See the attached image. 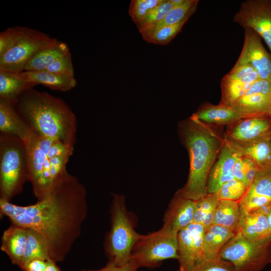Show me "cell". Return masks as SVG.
<instances>
[{"label": "cell", "mask_w": 271, "mask_h": 271, "mask_svg": "<svg viewBox=\"0 0 271 271\" xmlns=\"http://www.w3.org/2000/svg\"><path fill=\"white\" fill-rule=\"evenodd\" d=\"M87 209L85 188L67 171L34 204L19 206L0 199L1 214L7 216L13 225L40 234L50 259L56 262L63 261L80 236Z\"/></svg>", "instance_id": "6da1fadb"}, {"label": "cell", "mask_w": 271, "mask_h": 271, "mask_svg": "<svg viewBox=\"0 0 271 271\" xmlns=\"http://www.w3.org/2000/svg\"><path fill=\"white\" fill-rule=\"evenodd\" d=\"M14 106L33 132L74 148L76 117L63 100L33 87L25 90Z\"/></svg>", "instance_id": "7a4b0ae2"}, {"label": "cell", "mask_w": 271, "mask_h": 271, "mask_svg": "<svg viewBox=\"0 0 271 271\" xmlns=\"http://www.w3.org/2000/svg\"><path fill=\"white\" fill-rule=\"evenodd\" d=\"M180 130L189 156L190 169L184 186L178 191L184 197L197 201L207 193V181L223 145L207 125L193 114L180 123Z\"/></svg>", "instance_id": "3957f363"}, {"label": "cell", "mask_w": 271, "mask_h": 271, "mask_svg": "<svg viewBox=\"0 0 271 271\" xmlns=\"http://www.w3.org/2000/svg\"><path fill=\"white\" fill-rule=\"evenodd\" d=\"M110 228L104 248L109 262L123 265L130 260L132 248L139 233L135 229V218L127 209L124 196L113 194L110 209Z\"/></svg>", "instance_id": "277c9868"}, {"label": "cell", "mask_w": 271, "mask_h": 271, "mask_svg": "<svg viewBox=\"0 0 271 271\" xmlns=\"http://www.w3.org/2000/svg\"><path fill=\"white\" fill-rule=\"evenodd\" d=\"M26 150L21 139L0 135L1 198L10 201L21 192L26 178Z\"/></svg>", "instance_id": "5b68a950"}, {"label": "cell", "mask_w": 271, "mask_h": 271, "mask_svg": "<svg viewBox=\"0 0 271 271\" xmlns=\"http://www.w3.org/2000/svg\"><path fill=\"white\" fill-rule=\"evenodd\" d=\"M178 232L163 226L148 234H139L130 260L138 267L153 269L168 259H178Z\"/></svg>", "instance_id": "8992f818"}, {"label": "cell", "mask_w": 271, "mask_h": 271, "mask_svg": "<svg viewBox=\"0 0 271 271\" xmlns=\"http://www.w3.org/2000/svg\"><path fill=\"white\" fill-rule=\"evenodd\" d=\"M218 257L231 263L235 271H261L271 262V236L252 241L238 231L222 247Z\"/></svg>", "instance_id": "52a82bcc"}, {"label": "cell", "mask_w": 271, "mask_h": 271, "mask_svg": "<svg viewBox=\"0 0 271 271\" xmlns=\"http://www.w3.org/2000/svg\"><path fill=\"white\" fill-rule=\"evenodd\" d=\"M53 39L39 30L19 26L16 42L11 49L0 56V69L13 73L23 72L33 56Z\"/></svg>", "instance_id": "ba28073f"}, {"label": "cell", "mask_w": 271, "mask_h": 271, "mask_svg": "<svg viewBox=\"0 0 271 271\" xmlns=\"http://www.w3.org/2000/svg\"><path fill=\"white\" fill-rule=\"evenodd\" d=\"M233 21L249 28L262 38L271 51V0H247L243 2Z\"/></svg>", "instance_id": "9c48e42d"}, {"label": "cell", "mask_w": 271, "mask_h": 271, "mask_svg": "<svg viewBox=\"0 0 271 271\" xmlns=\"http://www.w3.org/2000/svg\"><path fill=\"white\" fill-rule=\"evenodd\" d=\"M205 228L192 223L178 233V261L180 271H190L203 260V246Z\"/></svg>", "instance_id": "30bf717a"}, {"label": "cell", "mask_w": 271, "mask_h": 271, "mask_svg": "<svg viewBox=\"0 0 271 271\" xmlns=\"http://www.w3.org/2000/svg\"><path fill=\"white\" fill-rule=\"evenodd\" d=\"M241 52L235 65L249 64L260 79L271 82V55L264 47L261 38L253 30L245 27Z\"/></svg>", "instance_id": "8fae6325"}, {"label": "cell", "mask_w": 271, "mask_h": 271, "mask_svg": "<svg viewBox=\"0 0 271 271\" xmlns=\"http://www.w3.org/2000/svg\"><path fill=\"white\" fill-rule=\"evenodd\" d=\"M260 79L255 70L249 64L234 65L220 82V103L231 106Z\"/></svg>", "instance_id": "7c38bea8"}, {"label": "cell", "mask_w": 271, "mask_h": 271, "mask_svg": "<svg viewBox=\"0 0 271 271\" xmlns=\"http://www.w3.org/2000/svg\"><path fill=\"white\" fill-rule=\"evenodd\" d=\"M231 107L242 118L268 114L271 110V82L258 79Z\"/></svg>", "instance_id": "4fadbf2b"}, {"label": "cell", "mask_w": 271, "mask_h": 271, "mask_svg": "<svg viewBox=\"0 0 271 271\" xmlns=\"http://www.w3.org/2000/svg\"><path fill=\"white\" fill-rule=\"evenodd\" d=\"M271 133V116L262 114L241 118L229 125L224 137L237 142H248Z\"/></svg>", "instance_id": "5bb4252c"}, {"label": "cell", "mask_w": 271, "mask_h": 271, "mask_svg": "<svg viewBox=\"0 0 271 271\" xmlns=\"http://www.w3.org/2000/svg\"><path fill=\"white\" fill-rule=\"evenodd\" d=\"M223 140L238 156L250 158L260 169H271V133L248 142H237L225 137Z\"/></svg>", "instance_id": "9a60e30c"}, {"label": "cell", "mask_w": 271, "mask_h": 271, "mask_svg": "<svg viewBox=\"0 0 271 271\" xmlns=\"http://www.w3.org/2000/svg\"><path fill=\"white\" fill-rule=\"evenodd\" d=\"M196 201L183 196L178 191L163 217V226L179 232L193 222Z\"/></svg>", "instance_id": "2e32d148"}, {"label": "cell", "mask_w": 271, "mask_h": 271, "mask_svg": "<svg viewBox=\"0 0 271 271\" xmlns=\"http://www.w3.org/2000/svg\"><path fill=\"white\" fill-rule=\"evenodd\" d=\"M238 157L223 142L217 160L213 165L208 176L207 185L208 194L218 193L223 184L234 178L232 170Z\"/></svg>", "instance_id": "e0dca14e"}, {"label": "cell", "mask_w": 271, "mask_h": 271, "mask_svg": "<svg viewBox=\"0 0 271 271\" xmlns=\"http://www.w3.org/2000/svg\"><path fill=\"white\" fill-rule=\"evenodd\" d=\"M0 131L16 136L26 142L33 131L21 117L14 106L0 99Z\"/></svg>", "instance_id": "ac0fdd59"}, {"label": "cell", "mask_w": 271, "mask_h": 271, "mask_svg": "<svg viewBox=\"0 0 271 271\" xmlns=\"http://www.w3.org/2000/svg\"><path fill=\"white\" fill-rule=\"evenodd\" d=\"M27 236L26 228L13 224L2 235L1 249L18 266L24 254Z\"/></svg>", "instance_id": "d6986e66"}, {"label": "cell", "mask_w": 271, "mask_h": 271, "mask_svg": "<svg viewBox=\"0 0 271 271\" xmlns=\"http://www.w3.org/2000/svg\"><path fill=\"white\" fill-rule=\"evenodd\" d=\"M69 52L70 50L66 43L53 38L33 56L23 71L44 70L54 61Z\"/></svg>", "instance_id": "ffe728a7"}, {"label": "cell", "mask_w": 271, "mask_h": 271, "mask_svg": "<svg viewBox=\"0 0 271 271\" xmlns=\"http://www.w3.org/2000/svg\"><path fill=\"white\" fill-rule=\"evenodd\" d=\"M205 124L217 125H231L242 117L231 106L221 103L217 105L207 103L203 104L194 114Z\"/></svg>", "instance_id": "44dd1931"}, {"label": "cell", "mask_w": 271, "mask_h": 271, "mask_svg": "<svg viewBox=\"0 0 271 271\" xmlns=\"http://www.w3.org/2000/svg\"><path fill=\"white\" fill-rule=\"evenodd\" d=\"M238 231L252 241L265 239L271 236L266 213L258 209L244 215L241 219Z\"/></svg>", "instance_id": "7402d4cb"}, {"label": "cell", "mask_w": 271, "mask_h": 271, "mask_svg": "<svg viewBox=\"0 0 271 271\" xmlns=\"http://www.w3.org/2000/svg\"><path fill=\"white\" fill-rule=\"evenodd\" d=\"M21 78L36 85H43L51 89L68 91L76 85L75 77H70L53 73L46 70L23 71L16 73Z\"/></svg>", "instance_id": "603a6c76"}, {"label": "cell", "mask_w": 271, "mask_h": 271, "mask_svg": "<svg viewBox=\"0 0 271 271\" xmlns=\"http://www.w3.org/2000/svg\"><path fill=\"white\" fill-rule=\"evenodd\" d=\"M233 230L212 223L205 228L203 236V260L218 257L222 247L235 234Z\"/></svg>", "instance_id": "cb8c5ba5"}, {"label": "cell", "mask_w": 271, "mask_h": 271, "mask_svg": "<svg viewBox=\"0 0 271 271\" xmlns=\"http://www.w3.org/2000/svg\"><path fill=\"white\" fill-rule=\"evenodd\" d=\"M34 86L19 77L16 73L0 69V99L13 105L25 90Z\"/></svg>", "instance_id": "d4e9b609"}, {"label": "cell", "mask_w": 271, "mask_h": 271, "mask_svg": "<svg viewBox=\"0 0 271 271\" xmlns=\"http://www.w3.org/2000/svg\"><path fill=\"white\" fill-rule=\"evenodd\" d=\"M241 212L238 201L219 200L216 207L213 223L238 231Z\"/></svg>", "instance_id": "484cf974"}, {"label": "cell", "mask_w": 271, "mask_h": 271, "mask_svg": "<svg viewBox=\"0 0 271 271\" xmlns=\"http://www.w3.org/2000/svg\"><path fill=\"white\" fill-rule=\"evenodd\" d=\"M219 201L218 193L208 194L196 201L193 222L204 228L211 225Z\"/></svg>", "instance_id": "4316f807"}, {"label": "cell", "mask_w": 271, "mask_h": 271, "mask_svg": "<svg viewBox=\"0 0 271 271\" xmlns=\"http://www.w3.org/2000/svg\"><path fill=\"white\" fill-rule=\"evenodd\" d=\"M27 240L24 254L19 266L35 259L46 260L51 259L46 243L44 239L37 232L31 229L26 228Z\"/></svg>", "instance_id": "83f0119b"}, {"label": "cell", "mask_w": 271, "mask_h": 271, "mask_svg": "<svg viewBox=\"0 0 271 271\" xmlns=\"http://www.w3.org/2000/svg\"><path fill=\"white\" fill-rule=\"evenodd\" d=\"M189 18L177 24L163 26L148 30L142 33L143 38L147 42L160 45L168 44L181 31Z\"/></svg>", "instance_id": "f1b7e54d"}, {"label": "cell", "mask_w": 271, "mask_h": 271, "mask_svg": "<svg viewBox=\"0 0 271 271\" xmlns=\"http://www.w3.org/2000/svg\"><path fill=\"white\" fill-rule=\"evenodd\" d=\"M198 3V0H185L182 5L173 7L162 20L148 30L177 24L189 18L195 12Z\"/></svg>", "instance_id": "f546056e"}, {"label": "cell", "mask_w": 271, "mask_h": 271, "mask_svg": "<svg viewBox=\"0 0 271 271\" xmlns=\"http://www.w3.org/2000/svg\"><path fill=\"white\" fill-rule=\"evenodd\" d=\"M174 7L172 0H164V2L153 9L146 17L136 25L141 33L151 29L166 16Z\"/></svg>", "instance_id": "4dcf8cb0"}, {"label": "cell", "mask_w": 271, "mask_h": 271, "mask_svg": "<svg viewBox=\"0 0 271 271\" xmlns=\"http://www.w3.org/2000/svg\"><path fill=\"white\" fill-rule=\"evenodd\" d=\"M246 192L271 199V169H260Z\"/></svg>", "instance_id": "1f68e13d"}, {"label": "cell", "mask_w": 271, "mask_h": 271, "mask_svg": "<svg viewBox=\"0 0 271 271\" xmlns=\"http://www.w3.org/2000/svg\"><path fill=\"white\" fill-rule=\"evenodd\" d=\"M241 219L251 212L264 209L271 205V199L255 194L246 192L238 201Z\"/></svg>", "instance_id": "d6a6232c"}, {"label": "cell", "mask_w": 271, "mask_h": 271, "mask_svg": "<svg viewBox=\"0 0 271 271\" xmlns=\"http://www.w3.org/2000/svg\"><path fill=\"white\" fill-rule=\"evenodd\" d=\"M164 1V0H132L129 7V15L137 25L153 9Z\"/></svg>", "instance_id": "836d02e7"}, {"label": "cell", "mask_w": 271, "mask_h": 271, "mask_svg": "<svg viewBox=\"0 0 271 271\" xmlns=\"http://www.w3.org/2000/svg\"><path fill=\"white\" fill-rule=\"evenodd\" d=\"M247 187L241 181L232 179L222 185L219 191V200H230L238 201L244 195Z\"/></svg>", "instance_id": "e575fe53"}, {"label": "cell", "mask_w": 271, "mask_h": 271, "mask_svg": "<svg viewBox=\"0 0 271 271\" xmlns=\"http://www.w3.org/2000/svg\"><path fill=\"white\" fill-rule=\"evenodd\" d=\"M190 271H235V270L231 263L218 257L201 261Z\"/></svg>", "instance_id": "d590c367"}, {"label": "cell", "mask_w": 271, "mask_h": 271, "mask_svg": "<svg viewBox=\"0 0 271 271\" xmlns=\"http://www.w3.org/2000/svg\"><path fill=\"white\" fill-rule=\"evenodd\" d=\"M44 70L60 75L74 77L70 52L54 61Z\"/></svg>", "instance_id": "8d00e7d4"}, {"label": "cell", "mask_w": 271, "mask_h": 271, "mask_svg": "<svg viewBox=\"0 0 271 271\" xmlns=\"http://www.w3.org/2000/svg\"><path fill=\"white\" fill-rule=\"evenodd\" d=\"M19 26L10 27L0 33V56L11 49L16 42Z\"/></svg>", "instance_id": "74e56055"}, {"label": "cell", "mask_w": 271, "mask_h": 271, "mask_svg": "<svg viewBox=\"0 0 271 271\" xmlns=\"http://www.w3.org/2000/svg\"><path fill=\"white\" fill-rule=\"evenodd\" d=\"M245 184L247 188L254 179L260 168L256 163L250 158L241 157Z\"/></svg>", "instance_id": "f35d334b"}, {"label": "cell", "mask_w": 271, "mask_h": 271, "mask_svg": "<svg viewBox=\"0 0 271 271\" xmlns=\"http://www.w3.org/2000/svg\"><path fill=\"white\" fill-rule=\"evenodd\" d=\"M139 267L134 262L130 260L126 263L119 265L108 261L103 267L96 269H82L81 271H137Z\"/></svg>", "instance_id": "ab89813d"}, {"label": "cell", "mask_w": 271, "mask_h": 271, "mask_svg": "<svg viewBox=\"0 0 271 271\" xmlns=\"http://www.w3.org/2000/svg\"><path fill=\"white\" fill-rule=\"evenodd\" d=\"M47 260L42 259H35L28 261L19 267L23 271H45Z\"/></svg>", "instance_id": "60d3db41"}, {"label": "cell", "mask_w": 271, "mask_h": 271, "mask_svg": "<svg viewBox=\"0 0 271 271\" xmlns=\"http://www.w3.org/2000/svg\"><path fill=\"white\" fill-rule=\"evenodd\" d=\"M232 174L235 179L243 182L246 186L243 171L242 162L241 157H238L232 170Z\"/></svg>", "instance_id": "b9f144b4"}, {"label": "cell", "mask_w": 271, "mask_h": 271, "mask_svg": "<svg viewBox=\"0 0 271 271\" xmlns=\"http://www.w3.org/2000/svg\"><path fill=\"white\" fill-rule=\"evenodd\" d=\"M45 271H61L57 266L56 262L52 259L47 260V264Z\"/></svg>", "instance_id": "7bdbcfd3"}, {"label": "cell", "mask_w": 271, "mask_h": 271, "mask_svg": "<svg viewBox=\"0 0 271 271\" xmlns=\"http://www.w3.org/2000/svg\"><path fill=\"white\" fill-rule=\"evenodd\" d=\"M263 209L266 213L267 222L271 232V205Z\"/></svg>", "instance_id": "ee69618b"}, {"label": "cell", "mask_w": 271, "mask_h": 271, "mask_svg": "<svg viewBox=\"0 0 271 271\" xmlns=\"http://www.w3.org/2000/svg\"><path fill=\"white\" fill-rule=\"evenodd\" d=\"M268 115H269L271 116V110H270Z\"/></svg>", "instance_id": "f6af8a7d"}]
</instances>
